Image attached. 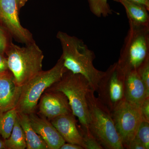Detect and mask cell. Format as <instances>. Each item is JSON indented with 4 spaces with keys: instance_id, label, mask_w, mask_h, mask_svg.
I'll return each instance as SVG.
<instances>
[{
    "instance_id": "6da1fadb",
    "label": "cell",
    "mask_w": 149,
    "mask_h": 149,
    "mask_svg": "<svg viewBox=\"0 0 149 149\" xmlns=\"http://www.w3.org/2000/svg\"><path fill=\"white\" fill-rule=\"evenodd\" d=\"M56 37L62 49L61 56L65 67L74 74H82L95 92L104 72L96 69L93 65L95 55L83 40L65 32L59 31Z\"/></svg>"
},
{
    "instance_id": "7a4b0ae2",
    "label": "cell",
    "mask_w": 149,
    "mask_h": 149,
    "mask_svg": "<svg viewBox=\"0 0 149 149\" xmlns=\"http://www.w3.org/2000/svg\"><path fill=\"white\" fill-rule=\"evenodd\" d=\"M92 88L86 95L89 112L88 128L104 149H123L109 109L95 95Z\"/></svg>"
},
{
    "instance_id": "3957f363",
    "label": "cell",
    "mask_w": 149,
    "mask_h": 149,
    "mask_svg": "<svg viewBox=\"0 0 149 149\" xmlns=\"http://www.w3.org/2000/svg\"><path fill=\"white\" fill-rule=\"evenodd\" d=\"M8 47L9 69L17 85L22 87L42 70L43 52L35 41L24 47L11 42Z\"/></svg>"
},
{
    "instance_id": "277c9868",
    "label": "cell",
    "mask_w": 149,
    "mask_h": 149,
    "mask_svg": "<svg viewBox=\"0 0 149 149\" xmlns=\"http://www.w3.org/2000/svg\"><path fill=\"white\" fill-rule=\"evenodd\" d=\"M67 70L61 56L52 68L42 70L21 87L20 96L15 107L17 112L28 115L35 113L37 103L43 93L59 81Z\"/></svg>"
},
{
    "instance_id": "5b68a950",
    "label": "cell",
    "mask_w": 149,
    "mask_h": 149,
    "mask_svg": "<svg viewBox=\"0 0 149 149\" xmlns=\"http://www.w3.org/2000/svg\"><path fill=\"white\" fill-rule=\"evenodd\" d=\"M91 88L90 83L84 76L67 70L59 81L48 89L65 94L68 99L72 113L78 118L80 125L89 128L86 95Z\"/></svg>"
},
{
    "instance_id": "8992f818",
    "label": "cell",
    "mask_w": 149,
    "mask_h": 149,
    "mask_svg": "<svg viewBox=\"0 0 149 149\" xmlns=\"http://www.w3.org/2000/svg\"><path fill=\"white\" fill-rule=\"evenodd\" d=\"M129 29L116 62L118 68L125 76L136 70L149 56V27L129 24Z\"/></svg>"
},
{
    "instance_id": "52a82bcc",
    "label": "cell",
    "mask_w": 149,
    "mask_h": 149,
    "mask_svg": "<svg viewBox=\"0 0 149 149\" xmlns=\"http://www.w3.org/2000/svg\"><path fill=\"white\" fill-rule=\"evenodd\" d=\"M116 129L124 148L135 138L142 121L141 107L124 99L111 112Z\"/></svg>"
},
{
    "instance_id": "ba28073f",
    "label": "cell",
    "mask_w": 149,
    "mask_h": 149,
    "mask_svg": "<svg viewBox=\"0 0 149 149\" xmlns=\"http://www.w3.org/2000/svg\"><path fill=\"white\" fill-rule=\"evenodd\" d=\"M124 77L116 62L104 71L98 84V98L111 112L125 99Z\"/></svg>"
},
{
    "instance_id": "9c48e42d",
    "label": "cell",
    "mask_w": 149,
    "mask_h": 149,
    "mask_svg": "<svg viewBox=\"0 0 149 149\" xmlns=\"http://www.w3.org/2000/svg\"><path fill=\"white\" fill-rule=\"evenodd\" d=\"M16 0H0V20L11 34L26 45L34 41L29 30L21 25Z\"/></svg>"
},
{
    "instance_id": "30bf717a",
    "label": "cell",
    "mask_w": 149,
    "mask_h": 149,
    "mask_svg": "<svg viewBox=\"0 0 149 149\" xmlns=\"http://www.w3.org/2000/svg\"><path fill=\"white\" fill-rule=\"evenodd\" d=\"M40 97L39 113L50 120L57 116L72 113L68 99L59 91L46 90Z\"/></svg>"
},
{
    "instance_id": "8fae6325",
    "label": "cell",
    "mask_w": 149,
    "mask_h": 149,
    "mask_svg": "<svg viewBox=\"0 0 149 149\" xmlns=\"http://www.w3.org/2000/svg\"><path fill=\"white\" fill-rule=\"evenodd\" d=\"M37 116L35 113L29 115V120L32 128L40 135L49 149H60L65 143L58 130L46 118Z\"/></svg>"
},
{
    "instance_id": "7c38bea8",
    "label": "cell",
    "mask_w": 149,
    "mask_h": 149,
    "mask_svg": "<svg viewBox=\"0 0 149 149\" xmlns=\"http://www.w3.org/2000/svg\"><path fill=\"white\" fill-rule=\"evenodd\" d=\"M124 97L128 101L141 107L149 97V91L136 70L128 72L124 77Z\"/></svg>"
},
{
    "instance_id": "4fadbf2b",
    "label": "cell",
    "mask_w": 149,
    "mask_h": 149,
    "mask_svg": "<svg viewBox=\"0 0 149 149\" xmlns=\"http://www.w3.org/2000/svg\"><path fill=\"white\" fill-rule=\"evenodd\" d=\"M65 142L77 144L84 148L83 139L77 125V120L73 113L63 115L51 120Z\"/></svg>"
},
{
    "instance_id": "5bb4252c",
    "label": "cell",
    "mask_w": 149,
    "mask_h": 149,
    "mask_svg": "<svg viewBox=\"0 0 149 149\" xmlns=\"http://www.w3.org/2000/svg\"><path fill=\"white\" fill-rule=\"evenodd\" d=\"M21 91V87L17 85L11 72L0 77V113L15 107Z\"/></svg>"
},
{
    "instance_id": "9a60e30c",
    "label": "cell",
    "mask_w": 149,
    "mask_h": 149,
    "mask_svg": "<svg viewBox=\"0 0 149 149\" xmlns=\"http://www.w3.org/2000/svg\"><path fill=\"white\" fill-rule=\"evenodd\" d=\"M125 10L129 24L137 27H149V9L146 6L128 0H120Z\"/></svg>"
},
{
    "instance_id": "2e32d148",
    "label": "cell",
    "mask_w": 149,
    "mask_h": 149,
    "mask_svg": "<svg viewBox=\"0 0 149 149\" xmlns=\"http://www.w3.org/2000/svg\"><path fill=\"white\" fill-rule=\"evenodd\" d=\"M19 122L23 129L27 149H49L42 138L32 128L29 115L17 112Z\"/></svg>"
},
{
    "instance_id": "e0dca14e",
    "label": "cell",
    "mask_w": 149,
    "mask_h": 149,
    "mask_svg": "<svg viewBox=\"0 0 149 149\" xmlns=\"http://www.w3.org/2000/svg\"><path fill=\"white\" fill-rule=\"evenodd\" d=\"M6 149H24L27 148L23 129L17 117L10 136L4 141Z\"/></svg>"
},
{
    "instance_id": "ac0fdd59",
    "label": "cell",
    "mask_w": 149,
    "mask_h": 149,
    "mask_svg": "<svg viewBox=\"0 0 149 149\" xmlns=\"http://www.w3.org/2000/svg\"><path fill=\"white\" fill-rule=\"evenodd\" d=\"M17 117V111L15 107L0 113V135L4 140L10 136Z\"/></svg>"
},
{
    "instance_id": "d6986e66",
    "label": "cell",
    "mask_w": 149,
    "mask_h": 149,
    "mask_svg": "<svg viewBox=\"0 0 149 149\" xmlns=\"http://www.w3.org/2000/svg\"><path fill=\"white\" fill-rule=\"evenodd\" d=\"M87 1L91 12L97 17H107L114 13V11L111 8L108 0Z\"/></svg>"
},
{
    "instance_id": "ffe728a7",
    "label": "cell",
    "mask_w": 149,
    "mask_h": 149,
    "mask_svg": "<svg viewBox=\"0 0 149 149\" xmlns=\"http://www.w3.org/2000/svg\"><path fill=\"white\" fill-rule=\"evenodd\" d=\"M83 139L85 149H103L102 146L92 135L89 128H86L81 125L77 127Z\"/></svg>"
},
{
    "instance_id": "44dd1931",
    "label": "cell",
    "mask_w": 149,
    "mask_h": 149,
    "mask_svg": "<svg viewBox=\"0 0 149 149\" xmlns=\"http://www.w3.org/2000/svg\"><path fill=\"white\" fill-rule=\"evenodd\" d=\"M135 138L143 145L146 149H149V121L142 120Z\"/></svg>"
},
{
    "instance_id": "7402d4cb",
    "label": "cell",
    "mask_w": 149,
    "mask_h": 149,
    "mask_svg": "<svg viewBox=\"0 0 149 149\" xmlns=\"http://www.w3.org/2000/svg\"><path fill=\"white\" fill-rule=\"evenodd\" d=\"M136 71L149 91V56L142 63Z\"/></svg>"
},
{
    "instance_id": "603a6c76",
    "label": "cell",
    "mask_w": 149,
    "mask_h": 149,
    "mask_svg": "<svg viewBox=\"0 0 149 149\" xmlns=\"http://www.w3.org/2000/svg\"><path fill=\"white\" fill-rule=\"evenodd\" d=\"M9 71L7 58L4 56L3 54L0 53V77L11 73Z\"/></svg>"
},
{
    "instance_id": "cb8c5ba5",
    "label": "cell",
    "mask_w": 149,
    "mask_h": 149,
    "mask_svg": "<svg viewBox=\"0 0 149 149\" xmlns=\"http://www.w3.org/2000/svg\"><path fill=\"white\" fill-rule=\"evenodd\" d=\"M141 110L142 120L149 121V97L141 105Z\"/></svg>"
},
{
    "instance_id": "d4e9b609",
    "label": "cell",
    "mask_w": 149,
    "mask_h": 149,
    "mask_svg": "<svg viewBox=\"0 0 149 149\" xmlns=\"http://www.w3.org/2000/svg\"><path fill=\"white\" fill-rule=\"evenodd\" d=\"M8 41L4 31L0 28V53L4 54L8 48Z\"/></svg>"
},
{
    "instance_id": "484cf974",
    "label": "cell",
    "mask_w": 149,
    "mask_h": 149,
    "mask_svg": "<svg viewBox=\"0 0 149 149\" xmlns=\"http://www.w3.org/2000/svg\"><path fill=\"white\" fill-rule=\"evenodd\" d=\"M127 149H146L143 145L138 139L135 138L130 142Z\"/></svg>"
},
{
    "instance_id": "4316f807",
    "label": "cell",
    "mask_w": 149,
    "mask_h": 149,
    "mask_svg": "<svg viewBox=\"0 0 149 149\" xmlns=\"http://www.w3.org/2000/svg\"><path fill=\"white\" fill-rule=\"evenodd\" d=\"M60 149H84L83 147L77 144L68 143L64 144L61 146Z\"/></svg>"
},
{
    "instance_id": "83f0119b",
    "label": "cell",
    "mask_w": 149,
    "mask_h": 149,
    "mask_svg": "<svg viewBox=\"0 0 149 149\" xmlns=\"http://www.w3.org/2000/svg\"><path fill=\"white\" fill-rule=\"evenodd\" d=\"M120 0H113L114 1L118 2ZM128 1H132L135 2L142 4L144 5L149 9V0H128Z\"/></svg>"
},
{
    "instance_id": "f1b7e54d",
    "label": "cell",
    "mask_w": 149,
    "mask_h": 149,
    "mask_svg": "<svg viewBox=\"0 0 149 149\" xmlns=\"http://www.w3.org/2000/svg\"><path fill=\"white\" fill-rule=\"evenodd\" d=\"M19 10L22 8L26 4L28 0H16Z\"/></svg>"
},
{
    "instance_id": "f546056e",
    "label": "cell",
    "mask_w": 149,
    "mask_h": 149,
    "mask_svg": "<svg viewBox=\"0 0 149 149\" xmlns=\"http://www.w3.org/2000/svg\"><path fill=\"white\" fill-rule=\"evenodd\" d=\"M6 149L4 143V141H2L0 139V149Z\"/></svg>"
}]
</instances>
